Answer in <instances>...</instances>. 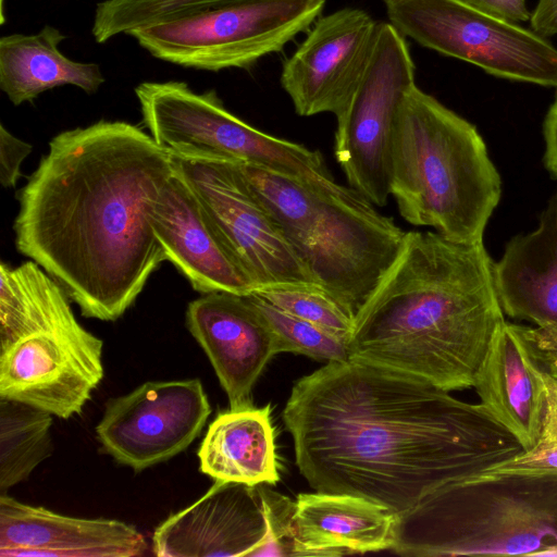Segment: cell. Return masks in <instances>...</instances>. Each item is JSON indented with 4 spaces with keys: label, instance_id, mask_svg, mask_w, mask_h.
I'll return each instance as SVG.
<instances>
[{
    "label": "cell",
    "instance_id": "d4e9b609",
    "mask_svg": "<svg viewBox=\"0 0 557 557\" xmlns=\"http://www.w3.org/2000/svg\"><path fill=\"white\" fill-rule=\"evenodd\" d=\"M52 414L0 397V490L26 480L52 454Z\"/></svg>",
    "mask_w": 557,
    "mask_h": 557
},
{
    "label": "cell",
    "instance_id": "7402d4cb",
    "mask_svg": "<svg viewBox=\"0 0 557 557\" xmlns=\"http://www.w3.org/2000/svg\"><path fill=\"white\" fill-rule=\"evenodd\" d=\"M200 471L215 481L274 485L280 480L271 407L220 412L198 450Z\"/></svg>",
    "mask_w": 557,
    "mask_h": 557
},
{
    "label": "cell",
    "instance_id": "d6a6232c",
    "mask_svg": "<svg viewBox=\"0 0 557 557\" xmlns=\"http://www.w3.org/2000/svg\"><path fill=\"white\" fill-rule=\"evenodd\" d=\"M550 373L557 377V356L555 357V359L552 361L550 363Z\"/></svg>",
    "mask_w": 557,
    "mask_h": 557
},
{
    "label": "cell",
    "instance_id": "277c9868",
    "mask_svg": "<svg viewBox=\"0 0 557 557\" xmlns=\"http://www.w3.org/2000/svg\"><path fill=\"white\" fill-rule=\"evenodd\" d=\"M389 193L409 224L474 244L498 206L502 180L476 127L414 84L392 134Z\"/></svg>",
    "mask_w": 557,
    "mask_h": 557
},
{
    "label": "cell",
    "instance_id": "cb8c5ba5",
    "mask_svg": "<svg viewBox=\"0 0 557 557\" xmlns=\"http://www.w3.org/2000/svg\"><path fill=\"white\" fill-rule=\"evenodd\" d=\"M0 348L23 337L81 326L63 287L33 260L0 265Z\"/></svg>",
    "mask_w": 557,
    "mask_h": 557
},
{
    "label": "cell",
    "instance_id": "52a82bcc",
    "mask_svg": "<svg viewBox=\"0 0 557 557\" xmlns=\"http://www.w3.org/2000/svg\"><path fill=\"white\" fill-rule=\"evenodd\" d=\"M143 122L172 154L249 163L317 185H333L320 151L259 131L231 113L216 91H194L178 81L135 88Z\"/></svg>",
    "mask_w": 557,
    "mask_h": 557
},
{
    "label": "cell",
    "instance_id": "1f68e13d",
    "mask_svg": "<svg viewBox=\"0 0 557 557\" xmlns=\"http://www.w3.org/2000/svg\"><path fill=\"white\" fill-rule=\"evenodd\" d=\"M529 21L531 29L537 35H557V0H539Z\"/></svg>",
    "mask_w": 557,
    "mask_h": 557
},
{
    "label": "cell",
    "instance_id": "6da1fadb",
    "mask_svg": "<svg viewBox=\"0 0 557 557\" xmlns=\"http://www.w3.org/2000/svg\"><path fill=\"white\" fill-rule=\"evenodd\" d=\"M282 418L314 491L362 497L395 516L523 450L481 404L349 359L296 381Z\"/></svg>",
    "mask_w": 557,
    "mask_h": 557
},
{
    "label": "cell",
    "instance_id": "9c48e42d",
    "mask_svg": "<svg viewBox=\"0 0 557 557\" xmlns=\"http://www.w3.org/2000/svg\"><path fill=\"white\" fill-rule=\"evenodd\" d=\"M388 23L441 54L509 81L557 88V49L532 29L466 0H383Z\"/></svg>",
    "mask_w": 557,
    "mask_h": 557
},
{
    "label": "cell",
    "instance_id": "f1b7e54d",
    "mask_svg": "<svg viewBox=\"0 0 557 557\" xmlns=\"http://www.w3.org/2000/svg\"><path fill=\"white\" fill-rule=\"evenodd\" d=\"M268 520V537L256 552L260 556H296L293 517L295 502L271 488L260 486Z\"/></svg>",
    "mask_w": 557,
    "mask_h": 557
},
{
    "label": "cell",
    "instance_id": "5bb4252c",
    "mask_svg": "<svg viewBox=\"0 0 557 557\" xmlns=\"http://www.w3.org/2000/svg\"><path fill=\"white\" fill-rule=\"evenodd\" d=\"M376 27L357 8L339 9L314 23L280 76L298 115L339 113L366 67Z\"/></svg>",
    "mask_w": 557,
    "mask_h": 557
},
{
    "label": "cell",
    "instance_id": "30bf717a",
    "mask_svg": "<svg viewBox=\"0 0 557 557\" xmlns=\"http://www.w3.org/2000/svg\"><path fill=\"white\" fill-rule=\"evenodd\" d=\"M416 84L408 45L391 23L377 22L366 67L336 116L334 157L350 187L376 207L387 203L389 149L400 102Z\"/></svg>",
    "mask_w": 557,
    "mask_h": 557
},
{
    "label": "cell",
    "instance_id": "ac0fdd59",
    "mask_svg": "<svg viewBox=\"0 0 557 557\" xmlns=\"http://www.w3.org/2000/svg\"><path fill=\"white\" fill-rule=\"evenodd\" d=\"M150 223L166 260L199 293L255 290L234 261L187 182L174 170L157 196Z\"/></svg>",
    "mask_w": 557,
    "mask_h": 557
},
{
    "label": "cell",
    "instance_id": "5b68a950",
    "mask_svg": "<svg viewBox=\"0 0 557 557\" xmlns=\"http://www.w3.org/2000/svg\"><path fill=\"white\" fill-rule=\"evenodd\" d=\"M239 165L317 284L355 315L396 259L406 232L352 187Z\"/></svg>",
    "mask_w": 557,
    "mask_h": 557
},
{
    "label": "cell",
    "instance_id": "4fadbf2b",
    "mask_svg": "<svg viewBox=\"0 0 557 557\" xmlns=\"http://www.w3.org/2000/svg\"><path fill=\"white\" fill-rule=\"evenodd\" d=\"M103 342L82 325L23 337L0 348V397L69 419L103 377Z\"/></svg>",
    "mask_w": 557,
    "mask_h": 557
},
{
    "label": "cell",
    "instance_id": "2e32d148",
    "mask_svg": "<svg viewBox=\"0 0 557 557\" xmlns=\"http://www.w3.org/2000/svg\"><path fill=\"white\" fill-rule=\"evenodd\" d=\"M260 485L215 481L153 532L159 557L255 556L268 537Z\"/></svg>",
    "mask_w": 557,
    "mask_h": 557
},
{
    "label": "cell",
    "instance_id": "ba28073f",
    "mask_svg": "<svg viewBox=\"0 0 557 557\" xmlns=\"http://www.w3.org/2000/svg\"><path fill=\"white\" fill-rule=\"evenodd\" d=\"M325 0H233L128 34L152 57L218 72L247 69L306 30Z\"/></svg>",
    "mask_w": 557,
    "mask_h": 557
},
{
    "label": "cell",
    "instance_id": "7a4b0ae2",
    "mask_svg": "<svg viewBox=\"0 0 557 557\" xmlns=\"http://www.w3.org/2000/svg\"><path fill=\"white\" fill-rule=\"evenodd\" d=\"M172 174L171 152L134 124L62 132L18 194L16 248L84 317L114 321L166 260L150 211Z\"/></svg>",
    "mask_w": 557,
    "mask_h": 557
},
{
    "label": "cell",
    "instance_id": "7c38bea8",
    "mask_svg": "<svg viewBox=\"0 0 557 557\" xmlns=\"http://www.w3.org/2000/svg\"><path fill=\"white\" fill-rule=\"evenodd\" d=\"M210 412L198 379L146 382L106 404L96 433L117 462L141 471L185 450Z\"/></svg>",
    "mask_w": 557,
    "mask_h": 557
},
{
    "label": "cell",
    "instance_id": "d6986e66",
    "mask_svg": "<svg viewBox=\"0 0 557 557\" xmlns=\"http://www.w3.org/2000/svg\"><path fill=\"white\" fill-rule=\"evenodd\" d=\"M147 547L123 521L67 517L0 496L1 557H135Z\"/></svg>",
    "mask_w": 557,
    "mask_h": 557
},
{
    "label": "cell",
    "instance_id": "44dd1931",
    "mask_svg": "<svg viewBox=\"0 0 557 557\" xmlns=\"http://www.w3.org/2000/svg\"><path fill=\"white\" fill-rule=\"evenodd\" d=\"M396 516L366 498L301 493L293 517L296 556H341L391 549Z\"/></svg>",
    "mask_w": 557,
    "mask_h": 557
},
{
    "label": "cell",
    "instance_id": "603a6c76",
    "mask_svg": "<svg viewBox=\"0 0 557 557\" xmlns=\"http://www.w3.org/2000/svg\"><path fill=\"white\" fill-rule=\"evenodd\" d=\"M65 39L51 25H45L36 34L0 38V88L14 106L65 85L87 94L98 91L106 81L100 66L65 57L59 48Z\"/></svg>",
    "mask_w": 557,
    "mask_h": 557
},
{
    "label": "cell",
    "instance_id": "83f0119b",
    "mask_svg": "<svg viewBox=\"0 0 557 557\" xmlns=\"http://www.w3.org/2000/svg\"><path fill=\"white\" fill-rule=\"evenodd\" d=\"M505 473H557V377L550 372L546 376L545 412L535 445L483 472Z\"/></svg>",
    "mask_w": 557,
    "mask_h": 557
},
{
    "label": "cell",
    "instance_id": "3957f363",
    "mask_svg": "<svg viewBox=\"0 0 557 557\" xmlns=\"http://www.w3.org/2000/svg\"><path fill=\"white\" fill-rule=\"evenodd\" d=\"M493 264L483 242L406 232L396 259L355 314L349 360L447 392L473 387L505 321Z\"/></svg>",
    "mask_w": 557,
    "mask_h": 557
},
{
    "label": "cell",
    "instance_id": "4316f807",
    "mask_svg": "<svg viewBox=\"0 0 557 557\" xmlns=\"http://www.w3.org/2000/svg\"><path fill=\"white\" fill-rule=\"evenodd\" d=\"M275 307L346 341L355 315L317 284H280L252 290Z\"/></svg>",
    "mask_w": 557,
    "mask_h": 557
},
{
    "label": "cell",
    "instance_id": "4dcf8cb0",
    "mask_svg": "<svg viewBox=\"0 0 557 557\" xmlns=\"http://www.w3.org/2000/svg\"><path fill=\"white\" fill-rule=\"evenodd\" d=\"M476 9L498 18L518 23L530 20L525 0H466Z\"/></svg>",
    "mask_w": 557,
    "mask_h": 557
},
{
    "label": "cell",
    "instance_id": "8fae6325",
    "mask_svg": "<svg viewBox=\"0 0 557 557\" xmlns=\"http://www.w3.org/2000/svg\"><path fill=\"white\" fill-rule=\"evenodd\" d=\"M172 162L255 289L280 284H317L271 211L250 186L239 162L174 154Z\"/></svg>",
    "mask_w": 557,
    "mask_h": 557
},
{
    "label": "cell",
    "instance_id": "ffe728a7",
    "mask_svg": "<svg viewBox=\"0 0 557 557\" xmlns=\"http://www.w3.org/2000/svg\"><path fill=\"white\" fill-rule=\"evenodd\" d=\"M493 277L504 314L534 324L557 344V195L532 232L506 245Z\"/></svg>",
    "mask_w": 557,
    "mask_h": 557
},
{
    "label": "cell",
    "instance_id": "8992f818",
    "mask_svg": "<svg viewBox=\"0 0 557 557\" xmlns=\"http://www.w3.org/2000/svg\"><path fill=\"white\" fill-rule=\"evenodd\" d=\"M391 549L414 557H557V473H481L448 483L396 516Z\"/></svg>",
    "mask_w": 557,
    "mask_h": 557
},
{
    "label": "cell",
    "instance_id": "f546056e",
    "mask_svg": "<svg viewBox=\"0 0 557 557\" xmlns=\"http://www.w3.org/2000/svg\"><path fill=\"white\" fill-rule=\"evenodd\" d=\"M28 143L13 136L0 125V182L5 188L14 187L21 176V164L30 153Z\"/></svg>",
    "mask_w": 557,
    "mask_h": 557
},
{
    "label": "cell",
    "instance_id": "9a60e30c",
    "mask_svg": "<svg viewBox=\"0 0 557 557\" xmlns=\"http://www.w3.org/2000/svg\"><path fill=\"white\" fill-rule=\"evenodd\" d=\"M557 344L536 326L507 322L496 331L475 374L481 405L520 443L533 447L546 405V376Z\"/></svg>",
    "mask_w": 557,
    "mask_h": 557
},
{
    "label": "cell",
    "instance_id": "e0dca14e",
    "mask_svg": "<svg viewBox=\"0 0 557 557\" xmlns=\"http://www.w3.org/2000/svg\"><path fill=\"white\" fill-rule=\"evenodd\" d=\"M186 324L207 354L230 408L252 406V387L277 351L269 326L248 297L203 294L189 302Z\"/></svg>",
    "mask_w": 557,
    "mask_h": 557
},
{
    "label": "cell",
    "instance_id": "484cf974",
    "mask_svg": "<svg viewBox=\"0 0 557 557\" xmlns=\"http://www.w3.org/2000/svg\"><path fill=\"white\" fill-rule=\"evenodd\" d=\"M246 296L269 326L277 354L295 352L326 362L349 359L346 341L275 307L253 292Z\"/></svg>",
    "mask_w": 557,
    "mask_h": 557
}]
</instances>
